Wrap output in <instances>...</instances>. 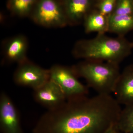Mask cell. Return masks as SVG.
Instances as JSON below:
<instances>
[{"label":"cell","instance_id":"obj_1","mask_svg":"<svg viewBox=\"0 0 133 133\" xmlns=\"http://www.w3.org/2000/svg\"><path fill=\"white\" fill-rule=\"evenodd\" d=\"M122 110L111 95L67 99L41 116L33 133H105L116 124Z\"/></svg>","mask_w":133,"mask_h":133},{"label":"cell","instance_id":"obj_2","mask_svg":"<svg viewBox=\"0 0 133 133\" xmlns=\"http://www.w3.org/2000/svg\"><path fill=\"white\" fill-rule=\"evenodd\" d=\"M133 49L132 42L124 36L112 37L98 34L94 38L76 42L72 53L76 58L119 64L131 55Z\"/></svg>","mask_w":133,"mask_h":133},{"label":"cell","instance_id":"obj_3","mask_svg":"<svg viewBox=\"0 0 133 133\" xmlns=\"http://www.w3.org/2000/svg\"><path fill=\"white\" fill-rule=\"evenodd\" d=\"M119 65L110 62L84 59L71 67L77 77L84 79L88 87L97 94L111 95L121 74Z\"/></svg>","mask_w":133,"mask_h":133},{"label":"cell","instance_id":"obj_4","mask_svg":"<svg viewBox=\"0 0 133 133\" xmlns=\"http://www.w3.org/2000/svg\"><path fill=\"white\" fill-rule=\"evenodd\" d=\"M49 70L50 79L61 88L66 100L88 95V87L79 81L71 66L55 65Z\"/></svg>","mask_w":133,"mask_h":133},{"label":"cell","instance_id":"obj_5","mask_svg":"<svg viewBox=\"0 0 133 133\" xmlns=\"http://www.w3.org/2000/svg\"><path fill=\"white\" fill-rule=\"evenodd\" d=\"M31 18L37 24L48 28H62L68 25L64 10L55 0H40Z\"/></svg>","mask_w":133,"mask_h":133},{"label":"cell","instance_id":"obj_6","mask_svg":"<svg viewBox=\"0 0 133 133\" xmlns=\"http://www.w3.org/2000/svg\"><path fill=\"white\" fill-rule=\"evenodd\" d=\"M50 79L49 70L43 69L28 59L18 64L13 76L17 85L36 90Z\"/></svg>","mask_w":133,"mask_h":133},{"label":"cell","instance_id":"obj_7","mask_svg":"<svg viewBox=\"0 0 133 133\" xmlns=\"http://www.w3.org/2000/svg\"><path fill=\"white\" fill-rule=\"evenodd\" d=\"M0 129L2 133H23L19 112L5 92L0 94Z\"/></svg>","mask_w":133,"mask_h":133},{"label":"cell","instance_id":"obj_8","mask_svg":"<svg viewBox=\"0 0 133 133\" xmlns=\"http://www.w3.org/2000/svg\"><path fill=\"white\" fill-rule=\"evenodd\" d=\"M33 90L35 101L48 110L59 107L66 100L61 88L50 79L41 87Z\"/></svg>","mask_w":133,"mask_h":133},{"label":"cell","instance_id":"obj_9","mask_svg":"<svg viewBox=\"0 0 133 133\" xmlns=\"http://www.w3.org/2000/svg\"><path fill=\"white\" fill-rule=\"evenodd\" d=\"M113 93L120 105H133V64L126 66L121 72Z\"/></svg>","mask_w":133,"mask_h":133},{"label":"cell","instance_id":"obj_10","mask_svg":"<svg viewBox=\"0 0 133 133\" xmlns=\"http://www.w3.org/2000/svg\"><path fill=\"white\" fill-rule=\"evenodd\" d=\"M28 42L26 37L18 35L8 39L3 47V58L8 63L19 64L28 59L27 57Z\"/></svg>","mask_w":133,"mask_h":133},{"label":"cell","instance_id":"obj_11","mask_svg":"<svg viewBox=\"0 0 133 133\" xmlns=\"http://www.w3.org/2000/svg\"><path fill=\"white\" fill-rule=\"evenodd\" d=\"M92 0H66L64 10L68 25L76 26L83 22L92 11Z\"/></svg>","mask_w":133,"mask_h":133},{"label":"cell","instance_id":"obj_12","mask_svg":"<svg viewBox=\"0 0 133 133\" xmlns=\"http://www.w3.org/2000/svg\"><path fill=\"white\" fill-rule=\"evenodd\" d=\"M83 23L84 31L87 34L92 32L105 34L108 31V16L102 15L97 10L89 12Z\"/></svg>","mask_w":133,"mask_h":133},{"label":"cell","instance_id":"obj_13","mask_svg":"<svg viewBox=\"0 0 133 133\" xmlns=\"http://www.w3.org/2000/svg\"><path fill=\"white\" fill-rule=\"evenodd\" d=\"M108 32L124 36L133 30V15H110L108 16Z\"/></svg>","mask_w":133,"mask_h":133},{"label":"cell","instance_id":"obj_14","mask_svg":"<svg viewBox=\"0 0 133 133\" xmlns=\"http://www.w3.org/2000/svg\"><path fill=\"white\" fill-rule=\"evenodd\" d=\"M119 130L125 133H133V105L122 109L116 122Z\"/></svg>","mask_w":133,"mask_h":133},{"label":"cell","instance_id":"obj_15","mask_svg":"<svg viewBox=\"0 0 133 133\" xmlns=\"http://www.w3.org/2000/svg\"><path fill=\"white\" fill-rule=\"evenodd\" d=\"M36 0H11L10 6L16 14L21 16L28 15L30 13Z\"/></svg>","mask_w":133,"mask_h":133},{"label":"cell","instance_id":"obj_16","mask_svg":"<svg viewBox=\"0 0 133 133\" xmlns=\"http://www.w3.org/2000/svg\"><path fill=\"white\" fill-rule=\"evenodd\" d=\"M111 14L133 15V0H117Z\"/></svg>","mask_w":133,"mask_h":133},{"label":"cell","instance_id":"obj_17","mask_svg":"<svg viewBox=\"0 0 133 133\" xmlns=\"http://www.w3.org/2000/svg\"><path fill=\"white\" fill-rule=\"evenodd\" d=\"M117 0H99L97 10L102 15L108 16L112 14Z\"/></svg>","mask_w":133,"mask_h":133},{"label":"cell","instance_id":"obj_18","mask_svg":"<svg viewBox=\"0 0 133 133\" xmlns=\"http://www.w3.org/2000/svg\"><path fill=\"white\" fill-rule=\"evenodd\" d=\"M116 124H113L110 126L105 133H119V130L117 128Z\"/></svg>","mask_w":133,"mask_h":133},{"label":"cell","instance_id":"obj_19","mask_svg":"<svg viewBox=\"0 0 133 133\" xmlns=\"http://www.w3.org/2000/svg\"><path fill=\"white\" fill-rule=\"evenodd\" d=\"M132 42V43H133V42Z\"/></svg>","mask_w":133,"mask_h":133}]
</instances>
